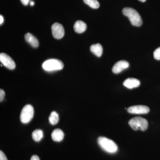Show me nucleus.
<instances>
[{
    "mask_svg": "<svg viewBox=\"0 0 160 160\" xmlns=\"http://www.w3.org/2000/svg\"><path fill=\"white\" fill-rule=\"evenodd\" d=\"M98 142L101 148L108 153H114L118 151L117 145L110 139L100 137L98 138Z\"/></svg>",
    "mask_w": 160,
    "mask_h": 160,
    "instance_id": "f257e3e1",
    "label": "nucleus"
},
{
    "mask_svg": "<svg viewBox=\"0 0 160 160\" xmlns=\"http://www.w3.org/2000/svg\"><path fill=\"white\" fill-rule=\"evenodd\" d=\"M122 13L128 18L132 25L135 26H140L142 24V18L135 9L131 8H125L123 9Z\"/></svg>",
    "mask_w": 160,
    "mask_h": 160,
    "instance_id": "f03ea898",
    "label": "nucleus"
},
{
    "mask_svg": "<svg viewBox=\"0 0 160 160\" xmlns=\"http://www.w3.org/2000/svg\"><path fill=\"white\" fill-rule=\"evenodd\" d=\"M129 125L135 131L140 130L144 131L148 128V123L146 119L142 117H135L129 120Z\"/></svg>",
    "mask_w": 160,
    "mask_h": 160,
    "instance_id": "7ed1b4c3",
    "label": "nucleus"
},
{
    "mask_svg": "<svg viewBox=\"0 0 160 160\" xmlns=\"http://www.w3.org/2000/svg\"><path fill=\"white\" fill-rule=\"evenodd\" d=\"M44 70L47 71H53L63 69L64 64L62 61L56 59H52L45 61L42 64Z\"/></svg>",
    "mask_w": 160,
    "mask_h": 160,
    "instance_id": "20e7f679",
    "label": "nucleus"
},
{
    "mask_svg": "<svg viewBox=\"0 0 160 160\" xmlns=\"http://www.w3.org/2000/svg\"><path fill=\"white\" fill-rule=\"evenodd\" d=\"M34 116V109L30 105H27L23 107L21 114L20 120L22 123L27 124L29 122Z\"/></svg>",
    "mask_w": 160,
    "mask_h": 160,
    "instance_id": "39448f33",
    "label": "nucleus"
},
{
    "mask_svg": "<svg viewBox=\"0 0 160 160\" xmlns=\"http://www.w3.org/2000/svg\"><path fill=\"white\" fill-rule=\"evenodd\" d=\"M52 36L55 38L59 39L63 37L65 34V30L63 26L58 23H55L51 27Z\"/></svg>",
    "mask_w": 160,
    "mask_h": 160,
    "instance_id": "423d86ee",
    "label": "nucleus"
},
{
    "mask_svg": "<svg viewBox=\"0 0 160 160\" xmlns=\"http://www.w3.org/2000/svg\"><path fill=\"white\" fill-rule=\"evenodd\" d=\"M0 61L8 69L12 70L15 68V63L9 55L6 53H1L0 54Z\"/></svg>",
    "mask_w": 160,
    "mask_h": 160,
    "instance_id": "0eeeda50",
    "label": "nucleus"
},
{
    "mask_svg": "<svg viewBox=\"0 0 160 160\" xmlns=\"http://www.w3.org/2000/svg\"><path fill=\"white\" fill-rule=\"evenodd\" d=\"M127 111L131 114H146L149 112V107L146 106L138 105L130 106L127 109Z\"/></svg>",
    "mask_w": 160,
    "mask_h": 160,
    "instance_id": "6e6552de",
    "label": "nucleus"
},
{
    "mask_svg": "<svg viewBox=\"0 0 160 160\" xmlns=\"http://www.w3.org/2000/svg\"><path fill=\"white\" fill-rule=\"evenodd\" d=\"M129 63L128 62L124 60L119 61L115 64L112 67V72L115 74L120 73L124 69H127L129 67Z\"/></svg>",
    "mask_w": 160,
    "mask_h": 160,
    "instance_id": "1a4fd4ad",
    "label": "nucleus"
},
{
    "mask_svg": "<svg viewBox=\"0 0 160 160\" xmlns=\"http://www.w3.org/2000/svg\"><path fill=\"white\" fill-rule=\"evenodd\" d=\"M123 85L128 89H133L140 86V82L134 78H128L124 81Z\"/></svg>",
    "mask_w": 160,
    "mask_h": 160,
    "instance_id": "9d476101",
    "label": "nucleus"
},
{
    "mask_svg": "<svg viewBox=\"0 0 160 160\" xmlns=\"http://www.w3.org/2000/svg\"><path fill=\"white\" fill-rule=\"evenodd\" d=\"M64 136V132L61 129H54L52 132V139L55 142H61V141H62Z\"/></svg>",
    "mask_w": 160,
    "mask_h": 160,
    "instance_id": "9b49d317",
    "label": "nucleus"
},
{
    "mask_svg": "<svg viewBox=\"0 0 160 160\" xmlns=\"http://www.w3.org/2000/svg\"><path fill=\"white\" fill-rule=\"evenodd\" d=\"M25 38L26 42L29 43L32 47L36 48L38 46V41L33 35L28 32L25 35Z\"/></svg>",
    "mask_w": 160,
    "mask_h": 160,
    "instance_id": "f8f14e48",
    "label": "nucleus"
},
{
    "mask_svg": "<svg viewBox=\"0 0 160 160\" xmlns=\"http://www.w3.org/2000/svg\"><path fill=\"white\" fill-rule=\"evenodd\" d=\"M73 28L76 32L81 33L86 31L87 29V26L86 23L82 21H78L75 23Z\"/></svg>",
    "mask_w": 160,
    "mask_h": 160,
    "instance_id": "ddd939ff",
    "label": "nucleus"
},
{
    "mask_svg": "<svg viewBox=\"0 0 160 160\" xmlns=\"http://www.w3.org/2000/svg\"><path fill=\"white\" fill-rule=\"evenodd\" d=\"M90 51L98 57H100L102 54L103 48L101 44H94L90 46Z\"/></svg>",
    "mask_w": 160,
    "mask_h": 160,
    "instance_id": "4468645a",
    "label": "nucleus"
},
{
    "mask_svg": "<svg viewBox=\"0 0 160 160\" xmlns=\"http://www.w3.org/2000/svg\"><path fill=\"white\" fill-rule=\"evenodd\" d=\"M32 136L35 142H39L43 137V132L41 129H36L32 132Z\"/></svg>",
    "mask_w": 160,
    "mask_h": 160,
    "instance_id": "2eb2a0df",
    "label": "nucleus"
},
{
    "mask_svg": "<svg viewBox=\"0 0 160 160\" xmlns=\"http://www.w3.org/2000/svg\"><path fill=\"white\" fill-rule=\"evenodd\" d=\"M59 118L58 114L56 112L52 111L49 116V123L51 125H54L58 122Z\"/></svg>",
    "mask_w": 160,
    "mask_h": 160,
    "instance_id": "dca6fc26",
    "label": "nucleus"
},
{
    "mask_svg": "<svg viewBox=\"0 0 160 160\" xmlns=\"http://www.w3.org/2000/svg\"><path fill=\"white\" fill-rule=\"evenodd\" d=\"M83 1L92 9H98L99 7V3L97 0H83Z\"/></svg>",
    "mask_w": 160,
    "mask_h": 160,
    "instance_id": "f3484780",
    "label": "nucleus"
},
{
    "mask_svg": "<svg viewBox=\"0 0 160 160\" xmlns=\"http://www.w3.org/2000/svg\"><path fill=\"white\" fill-rule=\"evenodd\" d=\"M154 58L157 60H160V47L155 49L153 52Z\"/></svg>",
    "mask_w": 160,
    "mask_h": 160,
    "instance_id": "a211bd4d",
    "label": "nucleus"
},
{
    "mask_svg": "<svg viewBox=\"0 0 160 160\" xmlns=\"http://www.w3.org/2000/svg\"><path fill=\"white\" fill-rule=\"evenodd\" d=\"M5 96V92L3 89H0V102H2Z\"/></svg>",
    "mask_w": 160,
    "mask_h": 160,
    "instance_id": "6ab92c4d",
    "label": "nucleus"
},
{
    "mask_svg": "<svg viewBox=\"0 0 160 160\" xmlns=\"http://www.w3.org/2000/svg\"><path fill=\"white\" fill-rule=\"evenodd\" d=\"M0 160H8L6 155L2 151H0Z\"/></svg>",
    "mask_w": 160,
    "mask_h": 160,
    "instance_id": "aec40b11",
    "label": "nucleus"
},
{
    "mask_svg": "<svg viewBox=\"0 0 160 160\" xmlns=\"http://www.w3.org/2000/svg\"><path fill=\"white\" fill-rule=\"evenodd\" d=\"M30 0H21V2L24 6H27L29 4Z\"/></svg>",
    "mask_w": 160,
    "mask_h": 160,
    "instance_id": "412c9836",
    "label": "nucleus"
},
{
    "mask_svg": "<svg viewBox=\"0 0 160 160\" xmlns=\"http://www.w3.org/2000/svg\"><path fill=\"white\" fill-rule=\"evenodd\" d=\"M30 160H40L39 158L37 155H33L32 157Z\"/></svg>",
    "mask_w": 160,
    "mask_h": 160,
    "instance_id": "4be33fe9",
    "label": "nucleus"
},
{
    "mask_svg": "<svg viewBox=\"0 0 160 160\" xmlns=\"http://www.w3.org/2000/svg\"><path fill=\"white\" fill-rule=\"evenodd\" d=\"M3 22H4V18L2 16H0V24H2Z\"/></svg>",
    "mask_w": 160,
    "mask_h": 160,
    "instance_id": "5701e85b",
    "label": "nucleus"
},
{
    "mask_svg": "<svg viewBox=\"0 0 160 160\" xmlns=\"http://www.w3.org/2000/svg\"><path fill=\"white\" fill-rule=\"evenodd\" d=\"M30 6H33V5H34V2H33V1H31V2H30Z\"/></svg>",
    "mask_w": 160,
    "mask_h": 160,
    "instance_id": "b1692460",
    "label": "nucleus"
},
{
    "mask_svg": "<svg viewBox=\"0 0 160 160\" xmlns=\"http://www.w3.org/2000/svg\"><path fill=\"white\" fill-rule=\"evenodd\" d=\"M139 1H140V2H146V0H139Z\"/></svg>",
    "mask_w": 160,
    "mask_h": 160,
    "instance_id": "393cba45",
    "label": "nucleus"
}]
</instances>
